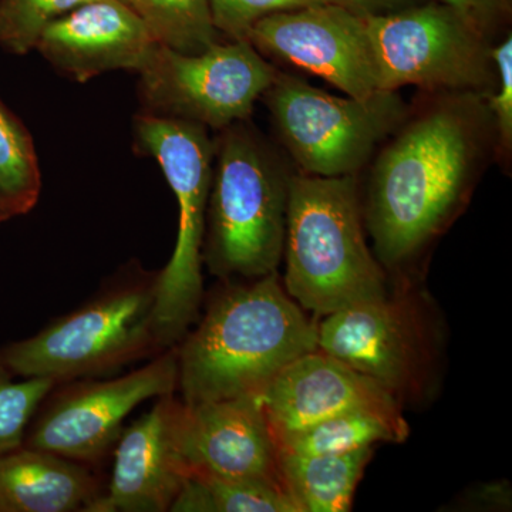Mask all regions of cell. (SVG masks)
I'll return each instance as SVG.
<instances>
[{
  "label": "cell",
  "mask_w": 512,
  "mask_h": 512,
  "mask_svg": "<svg viewBox=\"0 0 512 512\" xmlns=\"http://www.w3.org/2000/svg\"><path fill=\"white\" fill-rule=\"evenodd\" d=\"M495 158L485 94L424 93L410 104L367 164L363 218L380 264L403 265L439 237Z\"/></svg>",
  "instance_id": "6da1fadb"
},
{
  "label": "cell",
  "mask_w": 512,
  "mask_h": 512,
  "mask_svg": "<svg viewBox=\"0 0 512 512\" xmlns=\"http://www.w3.org/2000/svg\"><path fill=\"white\" fill-rule=\"evenodd\" d=\"M175 346L185 404L258 397L289 363L318 349V323L274 272L227 286Z\"/></svg>",
  "instance_id": "7a4b0ae2"
},
{
  "label": "cell",
  "mask_w": 512,
  "mask_h": 512,
  "mask_svg": "<svg viewBox=\"0 0 512 512\" xmlns=\"http://www.w3.org/2000/svg\"><path fill=\"white\" fill-rule=\"evenodd\" d=\"M293 165L249 120L218 131L202 264L224 281L278 272Z\"/></svg>",
  "instance_id": "3957f363"
},
{
  "label": "cell",
  "mask_w": 512,
  "mask_h": 512,
  "mask_svg": "<svg viewBox=\"0 0 512 512\" xmlns=\"http://www.w3.org/2000/svg\"><path fill=\"white\" fill-rule=\"evenodd\" d=\"M284 288L305 312L328 316L387 293L366 239L357 175L295 171L289 190Z\"/></svg>",
  "instance_id": "277c9868"
},
{
  "label": "cell",
  "mask_w": 512,
  "mask_h": 512,
  "mask_svg": "<svg viewBox=\"0 0 512 512\" xmlns=\"http://www.w3.org/2000/svg\"><path fill=\"white\" fill-rule=\"evenodd\" d=\"M158 279L160 269L127 262L72 312L2 346L0 360L13 375L63 383L153 359L167 349L154 316Z\"/></svg>",
  "instance_id": "5b68a950"
},
{
  "label": "cell",
  "mask_w": 512,
  "mask_h": 512,
  "mask_svg": "<svg viewBox=\"0 0 512 512\" xmlns=\"http://www.w3.org/2000/svg\"><path fill=\"white\" fill-rule=\"evenodd\" d=\"M141 153L156 158L178 205V234L160 269L156 326L165 348L177 345L197 319L204 296L202 248L210 197L214 138L208 128L140 113L134 120Z\"/></svg>",
  "instance_id": "8992f818"
},
{
  "label": "cell",
  "mask_w": 512,
  "mask_h": 512,
  "mask_svg": "<svg viewBox=\"0 0 512 512\" xmlns=\"http://www.w3.org/2000/svg\"><path fill=\"white\" fill-rule=\"evenodd\" d=\"M261 100L295 170L326 178L359 174L410 110L399 92L333 96L284 72Z\"/></svg>",
  "instance_id": "52a82bcc"
},
{
  "label": "cell",
  "mask_w": 512,
  "mask_h": 512,
  "mask_svg": "<svg viewBox=\"0 0 512 512\" xmlns=\"http://www.w3.org/2000/svg\"><path fill=\"white\" fill-rule=\"evenodd\" d=\"M363 18L380 92L413 86L424 93L487 96L494 89L495 42L456 9L427 0L399 12Z\"/></svg>",
  "instance_id": "ba28073f"
},
{
  "label": "cell",
  "mask_w": 512,
  "mask_h": 512,
  "mask_svg": "<svg viewBox=\"0 0 512 512\" xmlns=\"http://www.w3.org/2000/svg\"><path fill=\"white\" fill-rule=\"evenodd\" d=\"M279 72L245 40H222L198 55L158 45L137 72L140 113L220 131L249 120Z\"/></svg>",
  "instance_id": "9c48e42d"
},
{
  "label": "cell",
  "mask_w": 512,
  "mask_h": 512,
  "mask_svg": "<svg viewBox=\"0 0 512 512\" xmlns=\"http://www.w3.org/2000/svg\"><path fill=\"white\" fill-rule=\"evenodd\" d=\"M177 392L175 345L114 379L57 383L33 414L23 446L97 466L113 451L127 417L140 404Z\"/></svg>",
  "instance_id": "30bf717a"
},
{
  "label": "cell",
  "mask_w": 512,
  "mask_h": 512,
  "mask_svg": "<svg viewBox=\"0 0 512 512\" xmlns=\"http://www.w3.org/2000/svg\"><path fill=\"white\" fill-rule=\"evenodd\" d=\"M423 306L407 292L389 293L323 316L318 350L383 387L397 402L423 390L437 336Z\"/></svg>",
  "instance_id": "8fae6325"
},
{
  "label": "cell",
  "mask_w": 512,
  "mask_h": 512,
  "mask_svg": "<svg viewBox=\"0 0 512 512\" xmlns=\"http://www.w3.org/2000/svg\"><path fill=\"white\" fill-rule=\"evenodd\" d=\"M248 42L272 63L316 74L348 96L380 92L365 18L339 6L272 13L255 23Z\"/></svg>",
  "instance_id": "7c38bea8"
},
{
  "label": "cell",
  "mask_w": 512,
  "mask_h": 512,
  "mask_svg": "<svg viewBox=\"0 0 512 512\" xmlns=\"http://www.w3.org/2000/svg\"><path fill=\"white\" fill-rule=\"evenodd\" d=\"M175 440L190 474L256 478L281 484L274 439L259 397H232L200 404L181 400Z\"/></svg>",
  "instance_id": "4fadbf2b"
},
{
  "label": "cell",
  "mask_w": 512,
  "mask_h": 512,
  "mask_svg": "<svg viewBox=\"0 0 512 512\" xmlns=\"http://www.w3.org/2000/svg\"><path fill=\"white\" fill-rule=\"evenodd\" d=\"M181 400L158 397L140 419L121 431L114 446L109 484L89 512H167L190 470L177 440L175 419Z\"/></svg>",
  "instance_id": "5bb4252c"
},
{
  "label": "cell",
  "mask_w": 512,
  "mask_h": 512,
  "mask_svg": "<svg viewBox=\"0 0 512 512\" xmlns=\"http://www.w3.org/2000/svg\"><path fill=\"white\" fill-rule=\"evenodd\" d=\"M258 397L274 443L350 410L402 413L383 387L318 349L289 363Z\"/></svg>",
  "instance_id": "9a60e30c"
},
{
  "label": "cell",
  "mask_w": 512,
  "mask_h": 512,
  "mask_svg": "<svg viewBox=\"0 0 512 512\" xmlns=\"http://www.w3.org/2000/svg\"><path fill=\"white\" fill-rule=\"evenodd\" d=\"M160 45L143 19L121 0H93L50 23L36 49L74 82L144 66Z\"/></svg>",
  "instance_id": "2e32d148"
},
{
  "label": "cell",
  "mask_w": 512,
  "mask_h": 512,
  "mask_svg": "<svg viewBox=\"0 0 512 512\" xmlns=\"http://www.w3.org/2000/svg\"><path fill=\"white\" fill-rule=\"evenodd\" d=\"M104 485L93 467L36 448L0 456V512H89Z\"/></svg>",
  "instance_id": "e0dca14e"
},
{
  "label": "cell",
  "mask_w": 512,
  "mask_h": 512,
  "mask_svg": "<svg viewBox=\"0 0 512 512\" xmlns=\"http://www.w3.org/2000/svg\"><path fill=\"white\" fill-rule=\"evenodd\" d=\"M373 447L330 456L276 454L279 481L298 512H346Z\"/></svg>",
  "instance_id": "ac0fdd59"
},
{
  "label": "cell",
  "mask_w": 512,
  "mask_h": 512,
  "mask_svg": "<svg viewBox=\"0 0 512 512\" xmlns=\"http://www.w3.org/2000/svg\"><path fill=\"white\" fill-rule=\"evenodd\" d=\"M407 436L409 424L403 413L356 409L276 440L275 450L276 454L293 456H330L373 447L384 441L400 443Z\"/></svg>",
  "instance_id": "d6986e66"
},
{
  "label": "cell",
  "mask_w": 512,
  "mask_h": 512,
  "mask_svg": "<svg viewBox=\"0 0 512 512\" xmlns=\"http://www.w3.org/2000/svg\"><path fill=\"white\" fill-rule=\"evenodd\" d=\"M170 511L298 512V508L274 481L191 473Z\"/></svg>",
  "instance_id": "ffe728a7"
},
{
  "label": "cell",
  "mask_w": 512,
  "mask_h": 512,
  "mask_svg": "<svg viewBox=\"0 0 512 512\" xmlns=\"http://www.w3.org/2000/svg\"><path fill=\"white\" fill-rule=\"evenodd\" d=\"M160 45L198 55L222 42L208 0H128Z\"/></svg>",
  "instance_id": "44dd1931"
},
{
  "label": "cell",
  "mask_w": 512,
  "mask_h": 512,
  "mask_svg": "<svg viewBox=\"0 0 512 512\" xmlns=\"http://www.w3.org/2000/svg\"><path fill=\"white\" fill-rule=\"evenodd\" d=\"M42 191V174L28 128L0 101V198L12 217L29 214Z\"/></svg>",
  "instance_id": "7402d4cb"
},
{
  "label": "cell",
  "mask_w": 512,
  "mask_h": 512,
  "mask_svg": "<svg viewBox=\"0 0 512 512\" xmlns=\"http://www.w3.org/2000/svg\"><path fill=\"white\" fill-rule=\"evenodd\" d=\"M93 0H0V46L13 55L36 49L43 30Z\"/></svg>",
  "instance_id": "603a6c76"
},
{
  "label": "cell",
  "mask_w": 512,
  "mask_h": 512,
  "mask_svg": "<svg viewBox=\"0 0 512 512\" xmlns=\"http://www.w3.org/2000/svg\"><path fill=\"white\" fill-rule=\"evenodd\" d=\"M56 382L45 377H19L0 360V456L23 446L37 407Z\"/></svg>",
  "instance_id": "cb8c5ba5"
},
{
  "label": "cell",
  "mask_w": 512,
  "mask_h": 512,
  "mask_svg": "<svg viewBox=\"0 0 512 512\" xmlns=\"http://www.w3.org/2000/svg\"><path fill=\"white\" fill-rule=\"evenodd\" d=\"M212 20L224 40H245L256 22L272 15L308 8V6L325 5L326 0H208ZM329 5V3H328Z\"/></svg>",
  "instance_id": "d4e9b609"
},
{
  "label": "cell",
  "mask_w": 512,
  "mask_h": 512,
  "mask_svg": "<svg viewBox=\"0 0 512 512\" xmlns=\"http://www.w3.org/2000/svg\"><path fill=\"white\" fill-rule=\"evenodd\" d=\"M493 60L497 82L487 94V106L493 119L497 137L498 163L510 164L512 154V36L505 33L503 39L493 45Z\"/></svg>",
  "instance_id": "484cf974"
},
{
  "label": "cell",
  "mask_w": 512,
  "mask_h": 512,
  "mask_svg": "<svg viewBox=\"0 0 512 512\" xmlns=\"http://www.w3.org/2000/svg\"><path fill=\"white\" fill-rule=\"evenodd\" d=\"M450 8L476 26L488 39L495 42V37L507 33L511 18V0H436ZM510 32V30H508Z\"/></svg>",
  "instance_id": "4316f807"
},
{
  "label": "cell",
  "mask_w": 512,
  "mask_h": 512,
  "mask_svg": "<svg viewBox=\"0 0 512 512\" xmlns=\"http://www.w3.org/2000/svg\"><path fill=\"white\" fill-rule=\"evenodd\" d=\"M326 2L359 16H382L412 8L427 0H326Z\"/></svg>",
  "instance_id": "83f0119b"
},
{
  "label": "cell",
  "mask_w": 512,
  "mask_h": 512,
  "mask_svg": "<svg viewBox=\"0 0 512 512\" xmlns=\"http://www.w3.org/2000/svg\"><path fill=\"white\" fill-rule=\"evenodd\" d=\"M12 218V214H10L8 208H6L5 202H3L2 198H0V224L12 220Z\"/></svg>",
  "instance_id": "f1b7e54d"
},
{
  "label": "cell",
  "mask_w": 512,
  "mask_h": 512,
  "mask_svg": "<svg viewBox=\"0 0 512 512\" xmlns=\"http://www.w3.org/2000/svg\"><path fill=\"white\" fill-rule=\"evenodd\" d=\"M121 2L127 3L128 5V0H121Z\"/></svg>",
  "instance_id": "f546056e"
}]
</instances>
